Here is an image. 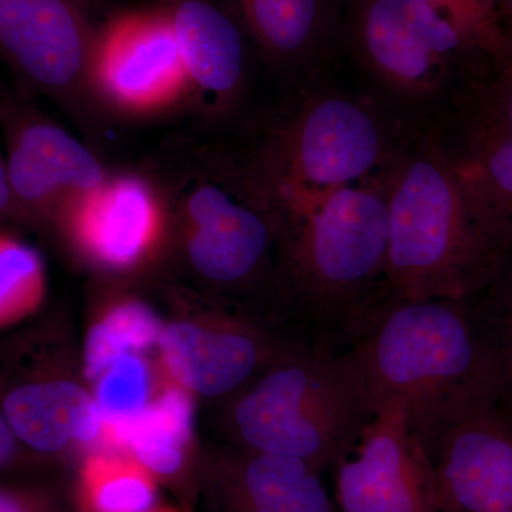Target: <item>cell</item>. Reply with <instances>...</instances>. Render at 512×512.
<instances>
[{
    "label": "cell",
    "instance_id": "cell-1",
    "mask_svg": "<svg viewBox=\"0 0 512 512\" xmlns=\"http://www.w3.org/2000/svg\"><path fill=\"white\" fill-rule=\"evenodd\" d=\"M375 413L406 404L431 457L454 424L497 403L493 362L466 302H394L352 346Z\"/></svg>",
    "mask_w": 512,
    "mask_h": 512
},
{
    "label": "cell",
    "instance_id": "cell-2",
    "mask_svg": "<svg viewBox=\"0 0 512 512\" xmlns=\"http://www.w3.org/2000/svg\"><path fill=\"white\" fill-rule=\"evenodd\" d=\"M510 261L460 158L423 151L390 177L386 285L393 302H466Z\"/></svg>",
    "mask_w": 512,
    "mask_h": 512
},
{
    "label": "cell",
    "instance_id": "cell-3",
    "mask_svg": "<svg viewBox=\"0 0 512 512\" xmlns=\"http://www.w3.org/2000/svg\"><path fill=\"white\" fill-rule=\"evenodd\" d=\"M376 413L353 348L286 350L229 410L241 447L296 458L322 474L355 450Z\"/></svg>",
    "mask_w": 512,
    "mask_h": 512
},
{
    "label": "cell",
    "instance_id": "cell-4",
    "mask_svg": "<svg viewBox=\"0 0 512 512\" xmlns=\"http://www.w3.org/2000/svg\"><path fill=\"white\" fill-rule=\"evenodd\" d=\"M389 181L332 192L308 211L282 221L293 281L301 293L316 345H353L389 308L370 296L386 281ZM387 286V285H386Z\"/></svg>",
    "mask_w": 512,
    "mask_h": 512
},
{
    "label": "cell",
    "instance_id": "cell-5",
    "mask_svg": "<svg viewBox=\"0 0 512 512\" xmlns=\"http://www.w3.org/2000/svg\"><path fill=\"white\" fill-rule=\"evenodd\" d=\"M170 194L183 218L185 251L214 284L251 281L281 229V211L261 168L215 161L184 174Z\"/></svg>",
    "mask_w": 512,
    "mask_h": 512
},
{
    "label": "cell",
    "instance_id": "cell-6",
    "mask_svg": "<svg viewBox=\"0 0 512 512\" xmlns=\"http://www.w3.org/2000/svg\"><path fill=\"white\" fill-rule=\"evenodd\" d=\"M383 157L375 114L349 97L325 96L299 111L261 168L285 221L340 188L372 181Z\"/></svg>",
    "mask_w": 512,
    "mask_h": 512
},
{
    "label": "cell",
    "instance_id": "cell-7",
    "mask_svg": "<svg viewBox=\"0 0 512 512\" xmlns=\"http://www.w3.org/2000/svg\"><path fill=\"white\" fill-rule=\"evenodd\" d=\"M90 94L127 119H153L197 103L164 5L121 10L100 23Z\"/></svg>",
    "mask_w": 512,
    "mask_h": 512
},
{
    "label": "cell",
    "instance_id": "cell-8",
    "mask_svg": "<svg viewBox=\"0 0 512 512\" xmlns=\"http://www.w3.org/2000/svg\"><path fill=\"white\" fill-rule=\"evenodd\" d=\"M99 26L90 0H0V57L33 92L72 107L92 100Z\"/></svg>",
    "mask_w": 512,
    "mask_h": 512
},
{
    "label": "cell",
    "instance_id": "cell-9",
    "mask_svg": "<svg viewBox=\"0 0 512 512\" xmlns=\"http://www.w3.org/2000/svg\"><path fill=\"white\" fill-rule=\"evenodd\" d=\"M170 218L165 188L146 175L120 173L70 202L55 224L92 264L127 272L157 254Z\"/></svg>",
    "mask_w": 512,
    "mask_h": 512
},
{
    "label": "cell",
    "instance_id": "cell-10",
    "mask_svg": "<svg viewBox=\"0 0 512 512\" xmlns=\"http://www.w3.org/2000/svg\"><path fill=\"white\" fill-rule=\"evenodd\" d=\"M342 512H436L433 457L413 436L406 404L387 403L335 467Z\"/></svg>",
    "mask_w": 512,
    "mask_h": 512
},
{
    "label": "cell",
    "instance_id": "cell-11",
    "mask_svg": "<svg viewBox=\"0 0 512 512\" xmlns=\"http://www.w3.org/2000/svg\"><path fill=\"white\" fill-rule=\"evenodd\" d=\"M355 32L369 69L404 96L433 92L466 50L456 28L427 0H360Z\"/></svg>",
    "mask_w": 512,
    "mask_h": 512
},
{
    "label": "cell",
    "instance_id": "cell-12",
    "mask_svg": "<svg viewBox=\"0 0 512 512\" xmlns=\"http://www.w3.org/2000/svg\"><path fill=\"white\" fill-rule=\"evenodd\" d=\"M2 113L9 184L26 220L55 222L109 177L99 157L55 121L18 107Z\"/></svg>",
    "mask_w": 512,
    "mask_h": 512
},
{
    "label": "cell",
    "instance_id": "cell-13",
    "mask_svg": "<svg viewBox=\"0 0 512 512\" xmlns=\"http://www.w3.org/2000/svg\"><path fill=\"white\" fill-rule=\"evenodd\" d=\"M39 342L10 343L0 357V409L13 433L39 454L59 453L73 441H99L96 400L76 383L50 375Z\"/></svg>",
    "mask_w": 512,
    "mask_h": 512
},
{
    "label": "cell",
    "instance_id": "cell-14",
    "mask_svg": "<svg viewBox=\"0 0 512 512\" xmlns=\"http://www.w3.org/2000/svg\"><path fill=\"white\" fill-rule=\"evenodd\" d=\"M433 461L436 512H512V419L497 403L454 424Z\"/></svg>",
    "mask_w": 512,
    "mask_h": 512
},
{
    "label": "cell",
    "instance_id": "cell-15",
    "mask_svg": "<svg viewBox=\"0 0 512 512\" xmlns=\"http://www.w3.org/2000/svg\"><path fill=\"white\" fill-rule=\"evenodd\" d=\"M158 343L174 382L207 397L241 392L286 352L276 353L262 333L235 320L211 326L174 323L161 330Z\"/></svg>",
    "mask_w": 512,
    "mask_h": 512
},
{
    "label": "cell",
    "instance_id": "cell-16",
    "mask_svg": "<svg viewBox=\"0 0 512 512\" xmlns=\"http://www.w3.org/2000/svg\"><path fill=\"white\" fill-rule=\"evenodd\" d=\"M197 103L227 111L241 96L247 73L244 35L215 0H165Z\"/></svg>",
    "mask_w": 512,
    "mask_h": 512
},
{
    "label": "cell",
    "instance_id": "cell-17",
    "mask_svg": "<svg viewBox=\"0 0 512 512\" xmlns=\"http://www.w3.org/2000/svg\"><path fill=\"white\" fill-rule=\"evenodd\" d=\"M241 448L220 463L221 512H342L315 468L296 458Z\"/></svg>",
    "mask_w": 512,
    "mask_h": 512
},
{
    "label": "cell",
    "instance_id": "cell-18",
    "mask_svg": "<svg viewBox=\"0 0 512 512\" xmlns=\"http://www.w3.org/2000/svg\"><path fill=\"white\" fill-rule=\"evenodd\" d=\"M242 26L275 63L308 59L325 33L328 0H234Z\"/></svg>",
    "mask_w": 512,
    "mask_h": 512
},
{
    "label": "cell",
    "instance_id": "cell-19",
    "mask_svg": "<svg viewBox=\"0 0 512 512\" xmlns=\"http://www.w3.org/2000/svg\"><path fill=\"white\" fill-rule=\"evenodd\" d=\"M192 433V402L173 386L130 424L124 448L154 476H173L183 467Z\"/></svg>",
    "mask_w": 512,
    "mask_h": 512
},
{
    "label": "cell",
    "instance_id": "cell-20",
    "mask_svg": "<svg viewBox=\"0 0 512 512\" xmlns=\"http://www.w3.org/2000/svg\"><path fill=\"white\" fill-rule=\"evenodd\" d=\"M460 161L512 259V134L484 114Z\"/></svg>",
    "mask_w": 512,
    "mask_h": 512
},
{
    "label": "cell",
    "instance_id": "cell-21",
    "mask_svg": "<svg viewBox=\"0 0 512 512\" xmlns=\"http://www.w3.org/2000/svg\"><path fill=\"white\" fill-rule=\"evenodd\" d=\"M80 500L87 512H147L156 501V481L133 457L96 453L80 473Z\"/></svg>",
    "mask_w": 512,
    "mask_h": 512
},
{
    "label": "cell",
    "instance_id": "cell-22",
    "mask_svg": "<svg viewBox=\"0 0 512 512\" xmlns=\"http://www.w3.org/2000/svg\"><path fill=\"white\" fill-rule=\"evenodd\" d=\"M466 305L493 362L497 404L512 419V259Z\"/></svg>",
    "mask_w": 512,
    "mask_h": 512
},
{
    "label": "cell",
    "instance_id": "cell-23",
    "mask_svg": "<svg viewBox=\"0 0 512 512\" xmlns=\"http://www.w3.org/2000/svg\"><path fill=\"white\" fill-rule=\"evenodd\" d=\"M46 295V269L35 248L0 229V329L39 311Z\"/></svg>",
    "mask_w": 512,
    "mask_h": 512
},
{
    "label": "cell",
    "instance_id": "cell-24",
    "mask_svg": "<svg viewBox=\"0 0 512 512\" xmlns=\"http://www.w3.org/2000/svg\"><path fill=\"white\" fill-rule=\"evenodd\" d=\"M160 333L156 316L143 303L127 301L114 306L87 339V377L97 379L120 357L156 342Z\"/></svg>",
    "mask_w": 512,
    "mask_h": 512
},
{
    "label": "cell",
    "instance_id": "cell-25",
    "mask_svg": "<svg viewBox=\"0 0 512 512\" xmlns=\"http://www.w3.org/2000/svg\"><path fill=\"white\" fill-rule=\"evenodd\" d=\"M148 375L134 355L117 359L101 375L96 404L101 416V443L124 448L128 427L147 407Z\"/></svg>",
    "mask_w": 512,
    "mask_h": 512
},
{
    "label": "cell",
    "instance_id": "cell-26",
    "mask_svg": "<svg viewBox=\"0 0 512 512\" xmlns=\"http://www.w3.org/2000/svg\"><path fill=\"white\" fill-rule=\"evenodd\" d=\"M446 16L466 50H478L500 63L510 49L498 0H427Z\"/></svg>",
    "mask_w": 512,
    "mask_h": 512
},
{
    "label": "cell",
    "instance_id": "cell-27",
    "mask_svg": "<svg viewBox=\"0 0 512 512\" xmlns=\"http://www.w3.org/2000/svg\"><path fill=\"white\" fill-rule=\"evenodd\" d=\"M510 36V49L500 63V74L488 99L485 116L493 120L498 127L512 134V33Z\"/></svg>",
    "mask_w": 512,
    "mask_h": 512
},
{
    "label": "cell",
    "instance_id": "cell-28",
    "mask_svg": "<svg viewBox=\"0 0 512 512\" xmlns=\"http://www.w3.org/2000/svg\"><path fill=\"white\" fill-rule=\"evenodd\" d=\"M0 512H49L45 500L33 491L0 485Z\"/></svg>",
    "mask_w": 512,
    "mask_h": 512
},
{
    "label": "cell",
    "instance_id": "cell-29",
    "mask_svg": "<svg viewBox=\"0 0 512 512\" xmlns=\"http://www.w3.org/2000/svg\"><path fill=\"white\" fill-rule=\"evenodd\" d=\"M0 218H18V220L28 221L13 197L6 158L2 156V153H0Z\"/></svg>",
    "mask_w": 512,
    "mask_h": 512
},
{
    "label": "cell",
    "instance_id": "cell-30",
    "mask_svg": "<svg viewBox=\"0 0 512 512\" xmlns=\"http://www.w3.org/2000/svg\"><path fill=\"white\" fill-rule=\"evenodd\" d=\"M20 441L0 409V468L9 467L19 453Z\"/></svg>",
    "mask_w": 512,
    "mask_h": 512
},
{
    "label": "cell",
    "instance_id": "cell-31",
    "mask_svg": "<svg viewBox=\"0 0 512 512\" xmlns=\"http://www.w3.org/2000/svg\"><path fill=\"white\" fill-rule=\"evenodd\" d=\"M507 33H512V0H498Z\"/></svg>",
    "mask_w": 512,
    "mask_h": 512
},
{
    "label": "cell",
    "instance_id": "cell-32",
    "mask_svg": "<svg viewBox=\"0 0 512 512\" xmlns=\"http://www.w3.org/2000/svg\"><path fill=\"white\" fill-rule=\"evenodd\" d=\"M147 512H178V511L170 510V508H160V510H153V508H151V510L147 511Z\"/></svg>",
    "mask_w": 512,
    "mask_h": 512
}]
</instances>
